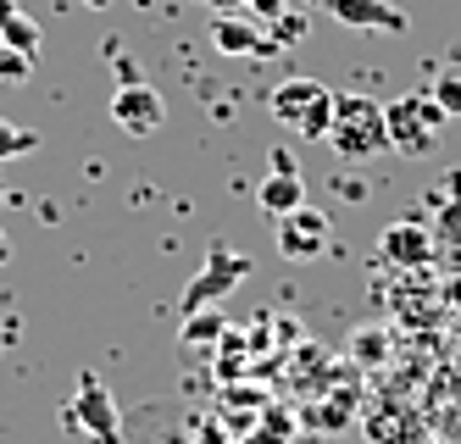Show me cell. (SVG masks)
<instances>
[{"instance_id": "44dd1931", "label": "cell", "mask_w": 461, "mask_h": 444, "mask_svg": "<svg viewBox=\"0 0 461 444\" xmlns=\"http://www.w3.org/2000/svg\"><path fill=\"white\" fill-rule=\"evenodd\" d=\"M273 173H301V161H294V156L278 145V150H273Z\"/></svg>"}, {"instance_id": "7c38bea8", "label": "cell", "mask_w": 461, "mask_h": 444, "mask_svg": "<svg viewBox=\"0 0 461 444\" xmlns=\"http://www.w3.org/2000/svg\"><path fill=\"white\" fill-rule=\"evenodd\" d=\"M0 45H12L23 56H40V23L23 17V12H6L0 17Z\"/></svg>"}, {"instance_id": "5b68a950", "label": "cell", "mask_w": 461, "mask_h": 444, "mask_svg": "<svg viewBox=\"0 0 461 444\" xmlns=\"http://www.w3.org/2000/svg\"><path fill=\"white\" fill-rule=\"evenodd\" d=\"M245 272H250V261H245V256H234L228 245H212L206 272H194L189 289H184V300H178V305H184V317H189V312H206V305H217L228 289L245 278Z\"/></svg>"}, {"instance_id": "7a4b0ae2", "label": "cell", "mask_w": 461, "mask_h": 444, "mask_svg": "<svg viewBox=\"0 0 461 444\" xmlns=\"http://www.w3.org/2000/svg\"><path fill=\"white\" fill-rule=\"evenodd\" d=\"M267 112L294 128L301 140L322 145L328 140V128H334V89H322L317 78H284L273 95H267Z\"/></svg>"}, {"instance_id": "d6986e66", "label": "cell", "mask_w": 461, "mask_h": 444, "mask_svg": "<svg viewBox=\"0 0 461 444\" xmlns=\"http://www.w3.org/2000/svg\"><path fill=\"white\" fill-rule=\"evenodd\" d=\"M245 6H250V12H256L261 23H278V17L289 12V0H245Z\"/></svg>"}, {"instance_id": "603a6c76", "label": "cell", "mask_w": 461, "mask_h": 444, "mask_svg": "<svg viewBox=\"0 0 461 444\" xmlns=\"http://www.w3.org/2000/svg\"><path fill=\"white\" fill-rule=\"evenodd\" d=\"M212 6H217V12H234V6H245V0H212Z\"/></svg>"}, {"instance_id": "52a82bcc", "label": "cell", "mask_w": 461, "mask_h": 444, "mask_svg": "<svg viewBox=\"0 0 461 444\" xmlns=\"http://www.w3.org/2000/svg\"><path fill=\"white\" fill-rule=\"evenodd\" d=\"M328 250V217L317 206H294L278 217V256L284 261H317Z\"/></svg>"}, {"instance_id": "5bb4252c", "label": "cell", "mask_w": 461, "mask_h": 444, "mask_svg": "<svg viewBox=\"0 0 461 444\" xmlns=\"http://www.w3.org/2000/svg\"><path fill=\"white\" fill-rule=\"evenodd\" d=\"M434 245H445V250H461V184H456V195L439 206V222H434Z\"/></svg>"}, {"instance_id": "ba28073f", "label": "cell", "mask_w": 461, "mask_h": 444, "mask_svg": "<svg viewBox=\"0 0 461 444\" xmlns=\"http://www.w3.org/2000/svg\"><path fill=\"white\" fill-rule=\"evenodd\" d=\"M328 12H334V23L345 28H361V33H406L411 17L406 6H394V0H328Z\"/></svg>"}, {"instance_id": "7402d4cb", "label": "cell", "mask_w": 461, "mask_h": 444, "mask_svg": "<svg viewBox=\"0 0 461 444\" xmlns=\"http://www.w3.org/2000/svg\"><path fill=\"white\" fill-rule=\"evenodd\" d=\"M12 261V239H6V228H0V267Z\"/></svg>"}, {"instance_id": "8fae6325", "label": "cell", "mask_w": 461, "mask_h": 444, "mask_svg": "<svg viewBox=\"0 0 461 444\" xmlns=\"http://www.w3.org/2000/svg\"><path fill=\"white\" fill-rule=\"evenodd\" d=\"M256 206L267 212L273 222L289 217L294 206H306V178H301V173H267V178L256 184Z\"/></svg>"}, {"instance_id": "8992f818", "label": "cell", "mask_w": 461, "mask_h": 444, "mask_svg": "<svg viewBox=\"0 0 461 444\" xmlns=\"http://www.w3.org/2000/svg\"><path fill=\"white\" fill-rule=\"evenodd\" d=\"M112 122H117L122 133H134V140H150V133L167 122V100H161L145 78L117 84V95H112Z\"/></svg>"}, {"instance_id": "4fadbf2b", "label": "cell", "mask_w": 461, "mask_h": 444, "mask_svg": "<svg viewBox=\"0 0 461 444\" xmlns=\"http://www.w3.org/2000/svg\"><path fill=\"white\" fill-rule=\"evenodd\" d=\"M40 150V133L34 128H23V122H6L0 117V167L17 161V156H34Z\"/></svg>"}, {"instance_id": "ffe728a7", "label": "cell", "mask_w": 461, "mask_h": 444, "mask_svg": "<svg viewBox=\"0 0 461 444\" xmlns=\"http://www.w3.org/2000/svg\"><path fill=\"white\" fill-rule=\"evenodd\" d=\"M356 350H361L356 361H378V356H384V339H373V333H356Z\"/></svg>"}, {"instance_id": "cb8c5ba5", "label": "cell", "mask_w": 461, "mask_h": 444, "mask_svg": "<svg viewBox=\"0 0 461 444\" xmlns=\"http://www.w3.org/2000/svg\"><path fill=\"white\" fill-rule=\"evenodd\" d=\"M89 6H106V0H89Z\"/></svg>"}, {"instance_id": "9c48e42d", "label": "cell", "mask_w": 461, "mask_h": 444, "mask_svg": "<svg viewBox=\"0 0 461 444\" xmlns=\"http://www.w3.org/2000/svg\"><path fill=\"white\" fill-rule=\"evenodd\" d=\"M378 256L389 267H422L428 256H434V228H422V222H389L384 239H378Z\"/></svg>"}, {"instance_id": "30bf717a", "label": "cell", "mask_w": 461, "mask_h": 444, "mask_svg": "<svg viewBox=\"0 0 461 444\" xmlns=\"http://www.w3.org/2000/svg\"><path fill=\"white\" fill-rule=\"evenodd\" d=\"M212 45L222 56H278V45L256 23H245V17H217L212 23Z\"/></svg>"}, {"instance_id": "6da1fadb", "label": "cell", "mask_w": 461, "mask_h": 444, "mask_svg": "<svg viewBox=\"0 0 461 444\" xmlns=\"http://www.w3.org/2000/svg\"><path fill=\"white\" fill-rule=\"evenodd\" d=\"M328 145L345 161H373L378 150H389V122L384 106L367 95H334V128H328Z\"/></svg>"}, {"instance_id": "277c9868", "label": "cell", "mask_w": 461, "mask_h": 444, "mask_svg": "<svg viewBox=\"0 0 461 444\" xmlns=\"http://www.w3.org/2000/svg\"><path fill=\"white\" fill-rule=\"evenodd\" d=\"M68 428L89 433V444H122V417H117V400L106 394V384L84 372L78 378V394L68 405Z\"/></svg>"}, {"instance_id": "2e32d148", "label": "cell", "mask_w": 461, "mask_h": 444, "mask_svg": "<svg viewBox=\"0 0 461 444\" xmlns=\"http://www.w3.org/2000/svg\"><path fill=\"white\" fill-rule=\"evenodd\" d=\"M222 339V312H189L184 317V345H212Z\"/></svg>"}, {"instance_id": "ac0fdd59", "label": "cell", "mask_w": 461, "mask_h": 444, "mask_svg": "<svg viewBox=\"0 0 461 444\" xmlns=\"http://www.w3.org/2000/svg\"><path fill=\"white\" fill-rule=\"evenodd\" d=\"M267 40H273L278 50H284L289 40H306V12H284V17L273 23V33H267Z\"/></svg>"}, {"instance_id": "9a60e30c", "label": "cell", "mask_w": 461, "mask_h": 444, "mask_svg": "<svg viewBox=\"0 0 461 444\" xmlns=\"http://www.w3.org/2000/svg\"><path fill=\"white\" fill-rule=\"evenodd\" d=\"M428 95L445 106V117L450 122H461V67H450V73H439L434 84H428Z\"/></svg>"}, {"instance_id": "e0dca14e", "label": "cell", "mask_w": 461, "mask_h": 444, "mask_svg": "<svg viewBox=\"0 0 461 444\" xmlns=\"http://www.w3.org/2000/svg\"><path fill=\"white\" fill-rule=\"evenodd\" d=\"M28 73H34V56H23V50H12V45H0V78H6V84H23Z\"/></svg>"}, {"instance_id": "3957f363", "label": "cell", "mask_w": 461, "mask_h": 444, "mask_svg": "<svg viewBox=\"0 0 461 444\" xmlns=\"http://www.w3.org/2000/svg\"><path fill=\"white\" fill-rule=\"evenodd\" d=\"M384 122H389V150H401V156H428L439 145V133L450 128L445 106L434 95H406V100H389L384 106Z\"/></svg>"}]
</instances>
